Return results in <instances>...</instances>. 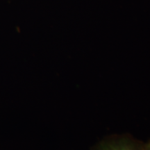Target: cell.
I'll return each mask as SVG.
<instances>
[{
    "instance_id": "cell-1",
    "label": "cell",
    "mask_w": 150,
    "mask_h": 150,
    "mask_svg": "<svg viewBox=\"0 0 150 150\" xmlns=\"http://www.w3.org/2000/svg\"><path fill=\"white\" fill-rule=\"evenodd\" d=\"M144 143L129 135H118L104 138L92 150H144Z\"/></svg>"
},
{
    "instance_id": "cell-2",
    "label": "cell",
    "mask_w": 150,
    "mask_h": 150,
    "mask_svg": "<svg viewBox=\"0 0 150 150\" xmlns=\"http://www.w3.org/2000/svg\"><path fill=\"white\" fill-rule=\"evenodd\" d=\"M144 150H150V140L144 143Z\"/></svg>"
}]
</instances>
